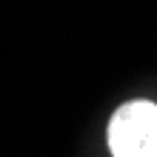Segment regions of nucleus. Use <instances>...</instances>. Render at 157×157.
I'll return each instance as SVG.
<instances>
[{
    "label": "nucleus",
    "mask_w": 157,
    "mask_h": 157,
    "mask_svg": "<svg viewBox=\"0 0 157 157\" xmlns=\"http://www.w3.org/2000/svg\"><path fill=\"white\" fill-rule=\"evenodd\" d=\"M109 146L114 157H157V106L128 100L112 114Z\"/></svg>",
    "instance_id": "1"
}]
</instances>
